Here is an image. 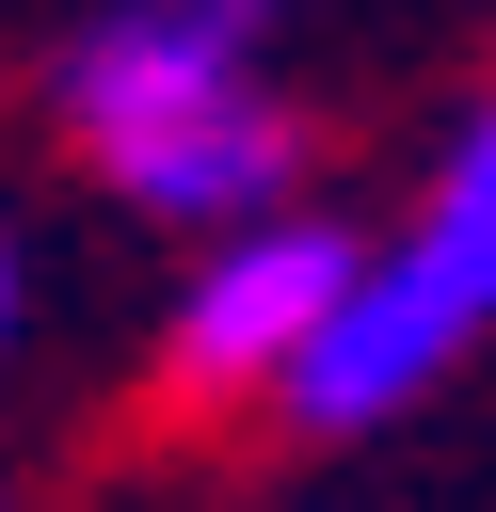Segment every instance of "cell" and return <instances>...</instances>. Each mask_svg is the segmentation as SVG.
Segmentation results:
<instances>
[{
	"instance_id": "1",
	"label": "cell",
	"mask_w": 496,
	"mask_h": 512,
	"mask_svg": "<svg viewBox=\"0 0 496 512\" xmlns=\"http://www.w3.org/2000/svg\"><path fill=\"white\" fill-rule=\"evenodd\" d=\"M256 32H272V0H112V16H80L48 96H64V128L112 176L128 144H160L192 112H240L256 96Z\"/></svg>"
},
{
	"instance_id": "2",
	"label": "cell",
	"mask_w": 496,
	"mask_h": 512,
	"mask_svg": "<svg viewBox=\"0 0 496 512\" xmlns=\"http://www.w3.org/2000/svg\"><path fill=\"white\" fill-rule=\"evenodd\" d=\"M352 272H368V240L352 224H256V240H208V272L176 288V384H208V400H272L288 368H304V336L352 304Z\"/></svg>"
},
{
	"instance_id": "3",
	"label": "cell",
	"mask_w": 496,
	"mask_h": 512,
	"mask_svg": "<svg viewBox=\"0 0 496 512\" xmlns=\"http://www.w3.org/2000/svg\"><path fill=\"white\" fill-rule=\"evenodd\" d=\"M464 336H480V304L400 240V256H368V272H352V304L304 336V368L272 384V416H288V432H384L400 400H432V384H448V352H464Z\"/></svg>"
},
{
	"instance_id": "4",
	"label": "cell",
	"mask_w": 496,
	"mask_h": 512,
	"mask_svg": "<svg viewBox=\"0 0 496 512\" xmlns=\"http://www.w3.org/2000/svg\"><path fill=\"white\" fill-rule=\"evenodd\" d=\"M288 176H304V128H288L272 96H240V112H192V128H160V144H128V160H112V192H128V208H160V224H208V240H256V224H288Z\"/></svg>"
},
{
	"instance_id": "5",
	"label": "cell",
	"mask_w": 496,
	"mask_h": 512,
	"mask_svg": "<svg viewBox=\"0 0 496 512\" xmlns=\"http://www.w3.org/2000/svg\"><path fill=\"white\" fill-rule=\"evenodd\" d=\"M416 256L496 320V112H464V144L432 160V208H416Z\"/></svg>"
},
{
	"instance_id": "6",
	"label": "cell",
	"mask_w": 496,
	"mask_h": 512,
	"mask_svg": "<svg viewBox=\"0 0 496 512\" xmlns=\"http://www.w3.org/2000/svg\"><path fill=\"white\" fill-rule=\"evenodd\" d=\"M0 352H16V224H0Z\"/></svg>"
},
{
	"instance_id": "7",
	"label": "cell",
	"mask_w": 496,
	"mask_h": 512,
	"mask_svg": "<svg viewBox=\"0 0 496 512\" xmlns=\"http://www.w3.org/2000/svg\"><path fill=\"white\" fill-rule=\"evenodd\" d=\"M480 112H496V96H480Z\"/></svg>"
}]
</instances>
